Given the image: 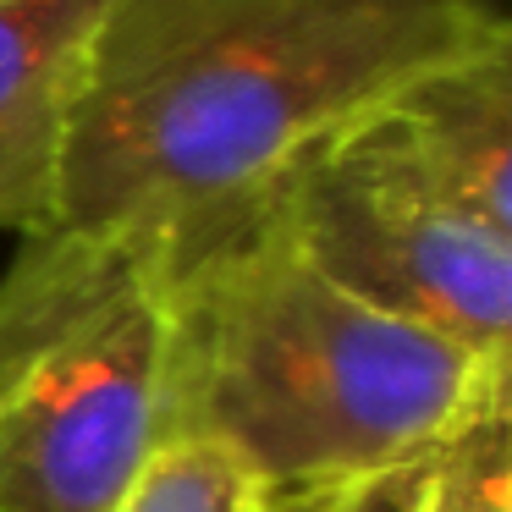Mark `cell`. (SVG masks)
I'll return each instance as SVG.
<instances>
[{"label":"cell","instance_id":"obj_1","mask_svg":"<svg viewBox=\"0 0 512 512\" xmlns=\"http://www.w3.org/2000/svg\"><path fill=\"white\" fill-rule=\"evenodd\" d=\"M496 45L501 0H111L56 226L171 276L265 221L325 138Z\"/></svg>","mask_w":512,"mask_h":512},{"label":"cell","instance_id":"obj_2","mask_svg":"<svg viewBox=\"0 0 512 512\" xmlns=\"http://www.w3.org/2000/svg\"><path fill=\"white\" fill-rule=\"evenodd\" d=\"M166 281V441H210L265 490L435 457L507 408V364L336 287L276 215Z\"/></svg>","mask_w":512,"mask_h":512},{"label":"cell","instance_id":"obj_3","mask_svg":"<svg viewBox=\"0 0 512 512\" xmlns=\"http://www.w3.org/2000/svg\"><path fill=\"white\" fill-rule=\"evenodd\" d=\"M166 446V281L89 232L0 276V512H111Z\"/></svg>","mask_w":512,"mask_h":512},{"label":"cell","instance_id":"obj_4","mask_svg":"<svg viewBox=\"0 0 512 512\" xmlns=\"http://www.w3.org/2000/svg\"><path fill=\"white\" fill-rule=\"evenodd\" d=\"M270 215L353 298L507 364L512 237L413 166L386 105L303 155Z\"/></svg>","mask_w":512,"mask_h":512},{"label":"cell","instance_id":"obj_5","mask_svg":"<svg viewBox=\"0 0 512 512\" xmlns=\"http://www.w3.org/2000/svg\"><path fill=\"white\" fill-rule=\"evenodd\" d=\"M111 0H0V232H56L67 138Z\"/></svg>","mask_w":512,"mask_h":512},{"label":"cell","instance_id":"obj_6","mask_svg":"<svg viewBox=\"0 0 512 512\" xmlns=\"http://www.w3.org/2000/svg\"><path fill=\"white\" fill-rule=\"evenodd\" d=\"M413 166L490 232L512 237V45L419 78L386 105Z\"/></svg>","mask_w":512,"mask_h":512},{"label":"cell","instance_id":"obj_7","mask_svg":"<svg viewBox=\"0 0 512 512\" xmlns=\"http://www.w3.org/2000/svg\"><path fill=\"white\" fill-rule=\"evenodd\" d=\"M259 485L210 441H166L111 512H259Z\"/></svg>","mask_w":512,"mask_h":512},{"label":"cell","instance_id":"obj_8","mask_svg":"<svg viewBox=\"0 0 512 512\" xmlns=\"http://www.w3.org/2000/svg\"><path fill=\"white\" fill-rule=\"evenodd\" d=\"M435 468H441V452L375 468V474H358V479L276 485L259 496V512H430Z\"/></svg>","mask_w":512,"mask_h":512},{"label":"cell","instance_id":"obj_9","mask_svg":"<svg viewBox=\"0 0 512 512\" xmlns=\"http://www.w3.org/2000/svg\"><path fill=\"white\" fill-rule=\"evenodd\" d=\"M430 512H507V408L468 424L441 452Z\"/></svg>","mask_w":512,"mask_h":512}]
</instances>
